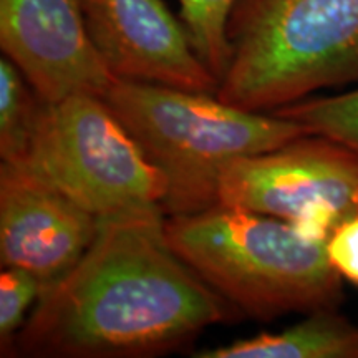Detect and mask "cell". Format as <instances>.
<instances>
[{
    "instance_id": "obj_1",
    "label": "cell",
    "mask_w": 358,
    "mask_h": 358,
    "mask_svg": "<svg viewBox=\"0 0 358 358\" xmlns=\"http://www.w3.org/2000/svg\"><path fill=\"white\" fill-rule=\"evenodd\" d=\"M161 208L100 219L69 274L43 290L12 357L145 358L231 319V303L169 244Z\"/></svg>"
},
{
    "instance_id": "obj_2",
    "label": "cell",
    "mask_w": 358,
    "mask_h": 358,
    "mask_svg": "<svg viewBox=\"0 0 358 358\" xmlns=\"http://www.w3.org/2000/svg\"><path fill=\"white\" fill-rule=\"evenodd\" d=\"M164 229L178 256L254 319L338 308L343 299V279L325 243L307 239L284 219L216 204L166 216Z\"/></svg>"
},
{
    "instance_id": "obj_3",
    "label": "cell",
    "mask_w": 358,
    "mask_h": 358,
    "mask_svg": "<svg viewBox=\"0 0 358 358\" xmlns=\"http://www.w3.org/2000/svg\"><path fill=\"white\" fill-rule=\"evenodd\" d=\"M103 100L166 179V216L219 204V181L232 161L308 134L292 120L239 108L216 93L115 80Z\"/></svg>"
},
{
    "instance_id": "obj_4",
    "label": "cell",
    "mask_w": 358,
    "mask_h": 358,
    "mask_svg": "<svg viewBox=\"0 0 358 358\" xmlns=\"http://www.w3.org/2000/svg\"><path fill=\"white\" fill-rule=\"evenodd\" d=\"M231 58L216 96L274 111L358 83V0H237Z\"/></svg>"
},
{
    "instance_id": "obj_5",
    "label": "cell",
    "mask_w": 358,
    "mask_h": 358,
    "mask_svg": "<svg viewBox=\"0 0 358 358\" xmlns=\"http://www.w3.org/2000/svg\"><path fill=\"white\" fill-rule=\"evenodd\" d=\"M20 166L100 219L163 209L168 191L159 169L108 103L95 95L47 103L29 158Z\"/></svg>"
},
{
    "instance_id": "obj_6",
    "label": "cell",
    "mask_w": 358,
    "mask_h": 358,
    "mask_svg": "<svg viewBox=\"0 0 358 358\" xmlns=\"http://www.w3.org/2000/svg\"><path fill=\"white\" fill-rule=\"evenodd\" d=\"M219 204L267 214L303 237L327 243L335 227L358 214V155L329 138L303 134L224 169Z\"/></svg>"
},
{
    "instance_id": "obj_7",
    "label": "cell",
    "mask_w": 358,
    "mask_h": 358,
    "mask_svg": "<svg viewBox=\"0 0 358 358\" xmlns=\"http://www.w3.org/2000/svg\"><path fill=\"white\" fill-rule=\"evenodd\" d=\"M0 48L47 103L105 98L116 80L88 32L85 0H0Z\"/></svg>"
},
{
    "instance_id": "obj_8",
    "label": "cell",
    "mask_w": 358,
    "mask_h": 358,
    "mask_svg": "<svg viewBox=\"0 0 358 358\" xmlns=\"http://www.w3.org/2000/svg\"><path fill=\"white\" fill-rule=\"evenodd\" d=\"M88 32L116 80L216 93L219 80L163 0H85Z\"/></svg>"
},
{
    "instance_id": "obj_9",
    "label": "cell",
    "mask_w": 358,
    "mask_h": 358,
    "mask_svg": "<svg viewBox=\"0 0 358 358\" xmlns=\"http://www.w3.org/2000/svg\"><path fill=\"white\" fill-rule=\"evenodd\" d=\"M100 217L25 168L0 166V262L34 274L43 290L93 244Z\"/></svg>"
},
{
    "instance_id": "obj_10",
    "label": "cell",
    "mask_w": 358,
    "mask_h": 358,
    "mask_svg": "<svg viewBox=\"0 0 358 358\" xmlns=\"http://www.w3.org/2000/svg\"><path fill=\"white\" fill-rule=\"evenodd\" d=\"M194 358H358V327L337 308H322L282 332L204 348Z\"/></svg>"
},
{
    "instance_id": "obj_11",
    "label": "cell",
    "mask_w": 358,
    "mask_h": 358,
    "mask_svg": "<svg viewBox=\"0 0 358 358\" xmlns=\"http://www.w3.org/2000/svg\"><path fill=\"white\" fill-rule=\"evenodd\" d=\"M47 101L37 95L22 71L0 58V156L2 163L24 164L32 150Z\"/></svg>"
},
{
    "instance_id": "obj_12",
    "label": "cell",
    "mask_w": 358,
    "mask_h": 358,
    "mask_svg": "<svg viewBox=\"0 0 358 358\" xmlns=\"http://www.w3.org/2000/svg\"><path fill=\"white\" fill-rule=\"evenodd\" d=\"M306 128L308 134L329 138L358 155V88L324 98H303L272 111Z\"/></svg>"
},
{
    "instance_id": "obj_13",
    "label": "cell",
    "mask_w": 358,
    "mask_h": 358,
    "mask_svg": "<svg viewBox=\"0 0 358 358\" xmlns=\"http://www.w3.org/2000/svg\"><path fill=\"white\" fill-rule=\"evenodd\" d=\"M181 22L201 60L219 82L229 66V19L237 0H178Z\"/></svg>"
},
{
    "instance_id": "obj_14",
    "label": "cell",
    "mask_w": 358,
    "mask_h": 358,
    "mask_svg": "<svg viewBox=\"0 0 358 358\" xmlns=\"http://www.w3.org/2000/svg\"><path fill=\"white\" fill-rule=\"evenodd\" d=\"M43 287L40 280L20 267H3L0 274V352L13 355V343L37 306Z\"/></svg>"
},
{
    "instance_id": "obj_15",
    "label": "cell",
    "mask_w": 358,
    "mask_h": 358,
    "mask_svg": "<svg viewBox=\"0 0 358 358\" xmlns=\"http://www.w3.org/2000/svg\"><path fill=\"white\" fill-rule=\"evenodd\" d=\"M325 250L337 274L358 287V214L335 227L327 239Z\"/></svg>"
}]
</instances>
